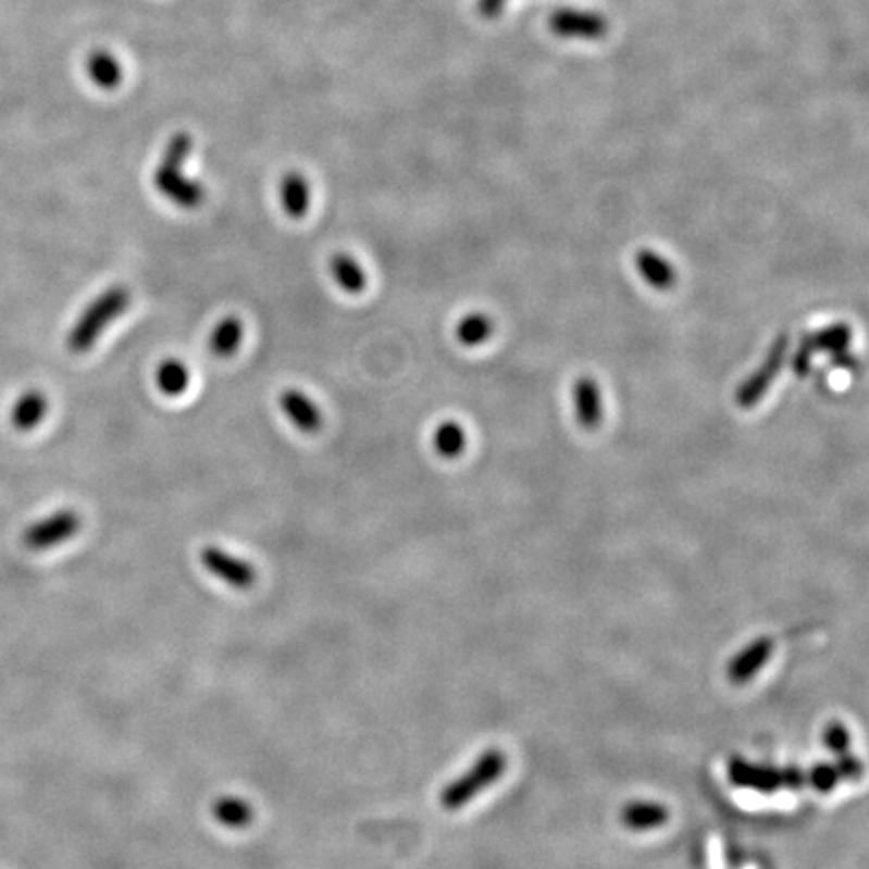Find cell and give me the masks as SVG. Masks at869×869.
Instances as JSON below:
<instances>
[{"instance_id": "19", "label": "cell", "mask_w": 869, "mask_h": 869, "mask_svg": "<svg viewBox=\"0 0 869 869\" xmlns=\"http://www.w3.org/2000/svg\"><path fill=\"white\" fill-rule=\"evenodd\" d=\"M156 385L165 397H179L189 387L188 367L177 359L161 362L156 371Z\"/></svg>"}, {"instance_id": "22", "label": "cell", "mask_w": 869, "mask_h": 869, "mask_svg": "<svg viewBox=\"0 0 869 869\" xmlns=\"http://www.w3.org/2000/svg\"><path fill=\"white\" fill-rule=\"evenodd\" d=\"M494 331V324L485 314H469L457 326V338L465 347H477L485 343Z\"/></svg>"}, {"instance_id": "9", "label": "cell", "mask_w": 869, "mask_h": 869, "mask_svg": "<svg viewBox=\"0 0 869 869\" xmlns=\"http://www.w3.org/2000/svg\"><path fill=\"white\" fill-rule=\"evenodd\" d=\"M773 648H775V644L767 636H761V638L753 641L747 648H743L731 660L729 670H727L731 682L733 684H747V682L753 681L755 674L767 665L769 656L773 655Z\"/></svg>"}, {"instance_id": "13", "label": "cell", "mask_w": 869, "mask_h": 869, "mask_svg": "<svg viewBox=\"0 0 869 869\" xmlns=\"http://www.w3.org/2000/svg\"><path fill=\"white\" fill-rule=\"evenodd\" d=\"M282 208L288 218L300 220L310 208V184L300 172L284 175L281 186Z\"/></svg>"}, {"instance_id": "4", "label": "cell", "mask_w": 869, "mask_h": 869, "mask_svg": "<svg viewBox=\"0 0 869 869\" xmlns=\"http://www.w3.org/2000/svg\"><path fill=\"white\" fill-rule=\"evenodd\" d=\"M729 781L741 790L777 793L781 790L799 791L807 783V773L799 767H771L750 762L743 757L729 761Z\"/></svg>"}, {"instance_id": "8", "label": "cell", "mask_w": 869, "mask_h": 869, "mask_svg": "<svg viewBox=\"0 0 869 869\" xmlns=\"http://www.w3.org/2000/svg\"><path fill=\"white\" fill-rule=\"evenodd\" d=\"M852 340V328L847 324H831L823 331H817L816 335L805 336L802 345L797 348L795 357H793V371L797 375H805L811 367V359L816 352H842L849 345Z\"/></svg>"}, {"instance_id": "3", "label": "cell", "mask_w": 869, "mask_h": 869, "mask_svg": "<svg viewBox=\"0 0 869 869\" xmlns=\"http://www.w3.org/2000/svg\"><path fill=\"white\" fill-rule=\"evenodd\" d=\"M508 757L499 749H487L477 757L473 767L463 775L457 777L442 793L443 809L457 811L473 802L482 791L492 787L497 779L506 773Z\"/></svg>"}, {"instance_id": "24", "label": "cell", "mask_w": 869, "mask_h": 869, "mask_svg": "<svg viewBox=\"0 0 869 869\" xmlns=\"http://www.w3.org/2000/svg\"><path fill=\"white\" fill-rule=\"evenodd\" d=\"M823 738H825V747H828L835 757H840L843 753H849V750H852V735H849V731H847V727H845L843 722H830L828 729H825V733H823Z\"/></svg>"}, {"instance_id": "18", "label": "cell", "mask_w": 869, "mask_h": 869, "mask_svg": "<svg viewBox=\"0 0 869 869\" xmlns=\"http://www.w3.org/2000/svg\"><path fill=\"white\" fill-rule=\"evenodd\" d=\"M244 338V324L236 316H226L215 326L210 336V350L220 359L232 357L241 345Z\"/></svg>"}, {"instance_id": "1", "label": "cell", "mask_w": 869, "mask_h": 869, "mask_svg": "<svg viewBox=\"0 0 869 869\" xmlns=\"http://www.w3.org/2000/svg\"><path fill=\"white\" fill-rule=\"evenodd\" d=\"M194 148V139L189 134H175L161 156L160 163L153 172V186L163 198L174 201L184 210H196L206 200V189L198 179L184 174V165Z\"/></svg>"}, {"instance_id": "17", "label": "cell", "mask_w": 869, "mask_h": 869, "mask_svg": "<svg viewBox=\"0 0 869 869\" xmlns=\"http://www.w3.org/2000/svg\"><path fill=\"white\" fill-rule=\"evenodd\" d=\"M331 272L336 284L348 295H361L367 288V274L361 264L350 255H335L331 260Z\"/></svg>"}, {"instance_id": "16", "label": "cell", "mask_w": 869, "mask_h": 869, "mask_svg": "<svg viewBox=\"0 0 869 869\" xmlns=\"http://www.w3.org/2000/svg\"><path fill=\"white\" fill-rule=\"evenodd\" d=\"M87 73L95 85L103 91L117 89L123 80V69L115 54L108 51H95L87 59Z\"/></svg>"}, {"instance_id": "6", "label": "cell", "mask_w": 869, "mask_h": 869, "mask_svg": "<svg viewBox=\"0 0 869 869\" xmlns=\"http://www.w3.org/2000/svg\"><path fill=\"white\" fill-rule=\"evenodd\" d=\"M787 350H790V336H777L775 343L769 348V352H767L765 361L759 367V371H755L736 390L735 401L738 407L750 409V407H755L757 402L761 401L762 395L767 393L769 385L775 381L783 362L787 359Z\"/></svg>"}, {"instance_id": "2", "label": "cell", "mask_w": 869, "mask_h": 869, "mask_svg": "<svg viewBox=\"0 0 869 869\" xmlns=\"http://www.w3.org/2000/svg\"><path fill=\"white\" fill-rule=\"evenodd\" d=\"M132 305V293L127 286L115 284L109 286L101 295L91 300L79 314L67 336V348L75 355H83L108 331L111 322L117 321L121 314Z\"/></svg>"}, {"instance_id": "12", "label": "cell", "mask_w": 869, "mask_h": 869, "mask_svg": "<svg viewBox=\"0 0 869 869\" xmlns=\"http://www.w3.org/2000/svg\"><path fill=\"white\" fill-rule=\"evenodd\" d=\"M47 411H49L47 397L40 390H27L14 402L13 409H11V423L16 431L25 433L30 429L39 427Z\"/></svg>"}, {"instance_id": "21", "label": "cell", "mask_w": 869, "mask_h": 869, "mask_svg": "<svg viewBox=\"0 0 869 869\" xmlns=\"http://www.w3.org/2000/svg\"><path fill=\"white\" fill-rule=\"evenodd\" d=\"M465 443H468L465 431L454 421L439 425V429L435 431V437H433V445H435L437 454L445 457V459H454V457H459V455L463 454Z\"/></svg>"}, {"instance_id": "15", "label": "cell", "mask_w": 869, "mask_h": 869, "mask_svg": "<svg viewBox=\"0 0 869 869\" xmlns=\"http://www.w3.org/2000/svg\"><path fill=\"white\" fill-rule=\"evenodd\" d=\"M212 814H214L215 821L227 830H246L255 821L252 805L241 797H234V795L220 797L212 807Z\"/></svg>"}, {"instance_id": "20", "label": "cell", "mask_w": 869, "mask_h": 869, "mask_svg": "<svg viewBox=\"0 0 869 869\" xmlns=\"http://www.w3.org/2000/svg\"><path fill=\"white\" fill-rule=\"evenodd\" d=\"M636 266L641 270L644 281L655 288H670L674 282L672 266L653 250H641L636 255Z\"/></svg>"}, {"instance_id": "23", "label": "cell", "mask_w": 869, "mask_h": 869, "mask_svg": "<svg viewBox=\"0 0 869 869\" xmlns=\"http://www.w3.org/2000/svg\"><path fill=\"white\" fill-rule=\"evenodd\" d=\"M807 783L817 791L828 795L831 791L835 790L842 783L840 771L835 767V762H817L809 771H807Z\"/></svg>"}, {"instance_id": "14", "label": "cell", "mask_w": 869, "mask_h": 869, "mask_svg": "<svg viewBox=\"0 0 869 869\" xmlns=\"http://www.w3.org/2000/svg\"><path fill=\"white\" fill-rule=\"evenodd\" d=\"M575 415L586 429H594L603 417L600 388L592 378H580L574 387Z\"/></svg>"}, {"instance_id": "11", "label": "cell", "mask_w": 869, "mask_h": 869, "mask_svg": "<svg viewBox=\"0 0 869 869\" xmlns=\"http://www.w3.org/2000/svg\"><path fill=\"white\" fill-rule=\"evenodd\" d=\"M669 809L662 803L630 802L620 811V821L632 831H650L669 821Z\"/></svg>"}, {"instance_id": "7", "label": "cell", "mask_w": 869, "mask_h": 869, "mask_svg": "<svg viewBox=\"0 0 869 869\" xmlns=\"http://www.w3.org/2000/svg\"><path fill=\"white\" fill-rule=\"evenodd\" d=\"M201 563L203 568L226 582L227 586L236 589H250L256 584L255 566L238 556L227 554L226 549L218 546H208L201 549Z\"/></svg>"}, {"instance_id": "5", "label": "cell", "mask_w": 869, "mask_h": 869, "mask_svg": "<svg viewBox=\"0 0 869 869\" xmlns=\"http://www.w3.org/2000/svg\"><path fill=\"white\" fill-rule=\"evenodd\" d=\"M80 523V516L75 509H59L45 520L28 525L23 534V544L33 551H47L77 535Z\"/></svg>"}, {"instance_id": "10", "label": "cell", "mask_w": 869, "mask_h": 869, "mask_svg": "<svg viewBox=\"0 0 869 869\" xmlns=\"http://www.w3.org/2000/svg\"><path fill=\"white\" fill-rule=\"evenodd\" d=\"M281 407L284 415L296 429L305 433H316L322 427V415L314 401L305 393L288 388L281 395Z\"/></svg>"}]
</instances>
